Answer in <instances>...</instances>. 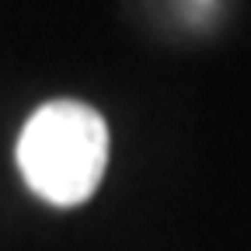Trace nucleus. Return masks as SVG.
Returning a JSON list of instances; mask_svg holds the SVG:
<instances>
[{
  "label": "nucleus",
  "instance_id": "obj_1",
  "mask_svg": "<svg viewBox=\"0 0 251 251\" xmlns=\"http://www.w3.org/2000/svg\"><path fill=\"white\" fill-rule=\"evenodd\" d=\"M108 164V126L84 101H49L25 122L18 168L31 192L52 206H77L94 196Z\"/></svg>",
  "mask_w": 251,
  "mask_h": 251
}]
</instances>
